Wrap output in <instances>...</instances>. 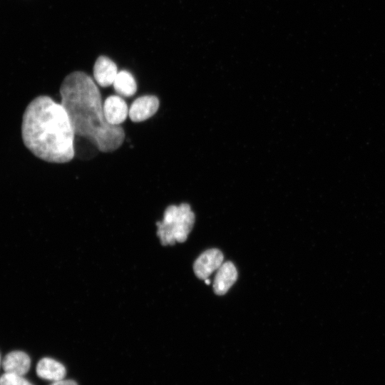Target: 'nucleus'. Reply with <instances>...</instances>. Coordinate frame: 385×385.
I'll list each match as a JSON object with an SVG mask.
<instances>
[{"instance_id": "obj_1", "label": "nucleus", "mask_w": 385, "mask_h": 385, "mask_svg": "<svg viewBox=\"0 0 385 385\" xmlns=\"http://www.w3.org/2000/svg\"><path fill=\"white\" fill-rule=\"evenodd\" d=\"M60 95L75 135L87 139L103 153L113 152L123 144L124 130L107 122L100 91L91 76L82 71L68 74Z\"/></svg>"}, {"instance_id": "obj_2", "label": "nucleus", "mask_w": 385, "mask_h": 385, "mask_svg": "<svg viewBox=\"0 0 385 385\" xmlns=\"http://www.w3.org/2000/svg\"><path fill=\"white\" fill-rule=\"evenodd\" d=\"M25 146L39 159L68 163L75 155V134L63 106L50 96H39L26 106L21 123Z\"/></svg>"}, {"instance_id": "obj_3", "label": "nucleus", "mask_w": 385, "mask_h": 385, "mask_svg": "<svg viewBox=\"0 0 385 385\" xmlns=\"http://www.w3.org/2000/svg\"><path fill=\"white\" fill-rule=\"evenodd\" d=\"M195 222V214L187 203L168 206L163 219L158 222L157 235L163 245H173L175 242H183L192 230Z\"/></svg>"}, {"instance_id": "obj_4", "label": "nucleus", "mask_w": 385, "mask_h": 385, "mask_svg": "<svg viewBox=\"0 0 385 385\" xmlns=\"http://www.w3.org/2000/svg\"><path fill=\"white\" fill-rule=\"evenodd\" d=\"M223 258L222 252L218 249H209L202 252L193 265L196 277L204 280L207 279L214 271L219 269Z\"/></svg>"}, {"instance_id": "obj_5", "label": "nucleus", "mask_w": 385, "mask_h": 385, "mask_svg": "<svg viewBox=\"0 0 385 385\" xmlns=\"http://www.w3.org/2000/svg\"><path fill=\"white\" fill-rule=\"evenodd\" d=\"M159 100L152 95L137 98L130 106L128 115L133 122H142L154 115L159 108Z\"/></svg>"}, {"instance_id": "obj_6", "label": "nucleus", "mask_w": 385, "mask_h": 385, "mask_svg": "<svg viewBox=\"0 0 385 385\" xmlns=\"http://www.w3.org/2000/svg\"><path fill=\"white\" fill-rule=\"evenodd\" d=\"M104 116L113 125H120L128 115V108L125 100L120 96H108L103 104Z\"/></svg>"}, {"instance_id": "obj_7", "label": "nucleus", "mask_w": 385, "mask_h": 385, "mask_svg": "<svg viewBox=\"0 0 385 385\" xmlns=\"http://www.w3.org/2000/svg\"><path fill=\"white\" fill-rule=\"evenodd\" d=\"M116 64L108 57L99 56L93 66V77L97 83L102 87L113 85L118 74Z\"/></svg>"}, {"instance_id": "obj_8", "label": "nucleus", "mask_w": 385, "mask_h": 385, "mask_svg": "<svg viewBox=\"0 0 385 385\" xmlns=\"http://www.w3.org/2000/svg\"><path fill=\"white\" fill-rule=\"evenodd\" d=\"M237 272L231 262H223L217 270L213 283V289L216 294L223 295L236 282Z\"/></svg>"}, {"instance_id": "obj_9", "label": "nucleus", "mask_w": 385, "mask_h": 385, "mask_svg": "<svg viewBox=\"0 0 385 385\" xmlns=\"http://www.w3.org/2000/svg\"><path fill=\"white\" fill-rule=\"evenodd\" d=\"M31 366V359L27 354L21 351H14L5 356L2 367L5 373L24 376Z\"/></svg>"}, {"instance_id": "obj_10", "label": "nucleus", "mask_w": 385, "mask_h": 385, "mask_svg": "<svg viewBox=\"0 0 385 385\" xmlns=\"http://www.w3.org/2000/svg\"><path fill=\"white\" fill-rule=\"evenodd\" d=\"M36 371L38 376L52 382L63 379L66 374V368L61 363L48 357L38 362Z\"/></svg>"}, {"instance_id": "obj_11", "label": "nucleus", "mask_w": 385, "mask_h": 385, "mask_svg": "<svg viewBox=\"0 0 385 385\" xmlns=\"http://www.w3.org/2000/svg\"><path fill=\"white\" fill-rule=\"evenodd\" d=\"M113 86L120 96L131 97L137 91V84L134 77L130 72L125 70L118 73Z\"/></svg>"}, {"instance_id": "obj_12", "label": "nucleus", "mask_w": 385, "mask_h": 385, "mask_svg": "<svg viewBox=\"0 0 385 385\" xmlns=\"http://www.w3.org/2000/svg\"><path fill=\"white\" fill-rule=\"evenodd\" d=\"M0 385H33L24 376L4 373L0 377Z\"/></svg>"}, {"instance_id": "obj_13", "label": "nucleus", "mask_w": 385, "mask_h": 385, "mask_svg": "<svg viewBox=\"0 0 385 385\" xmlns=\"http://www.w3.org/2000/svg\"><path fill=\"white\" fill-rule=\"evenodd\" d=\"M50 385H78L77 382L72 379H61L53 381Z\"/></svg>"}, {"instance_id": "obj_14", "label": "nucleus", "mask_w": 385, "mask_h": 385, "mask_svg": "<svg viewBox=\"0 0 385 385\" xmlns=\"http://www.w3.org/2000/svg\"><path fill=\"white\" fill-rule=\"evenodd\" d=\"M205 282L207 284H209L210 283V280L207 278L206 279H205Z\"/></svg>"}, {"instance_id": "obj_15", "label": "nucleus", "mask_w": 385, "mask_h": 385, "mask_svg": "<svg viewBox=\"0 0 385 385\" xmlns=\"http://www.w3.org/2000/svg\"><path fill=\"white\" fill-rule=\"evenodd\" d=\"M0 365H1V356H0Z\"/></svg>"}]
</instances>
